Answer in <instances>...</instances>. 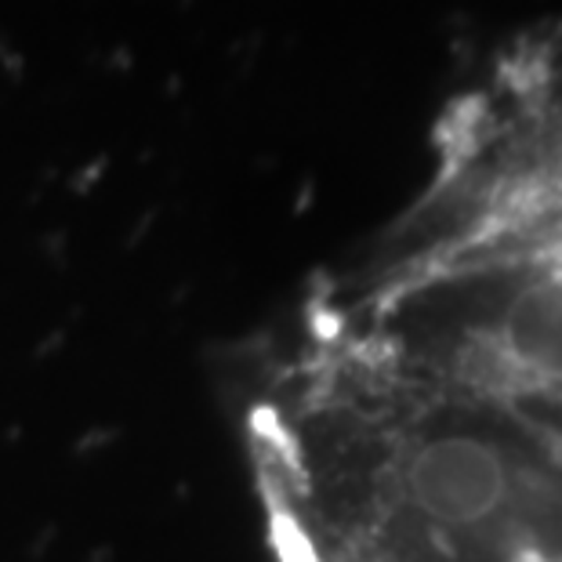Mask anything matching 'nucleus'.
I'll return each mask as SVG.
<instances>
[{
  "instance_id": "1",
  "label": "nucleus",
  "mask_w": 562,
  "mask_h": 562,
  "mask_svg": "<svg viewBox=\"0 0 562 562\" xmlns=\"http://www.w3.org/2000/svg\"><path fill=\"white\" fill-rule=\"evenodd\" d=\"M277 562H562V436L316 308L240 370Z\"/></svg>"
},
{
  "instance_id": "2",
  "label": "nucleus",
  "mask_w": 562,
  "mask_h": 562,
  "mask_svg": "<svg viewBox=\"0 0 562 562\" xmlns=\"http://www.w3.org/2000/svg\"><path fill=\"white\" fill-rule=\"evenodd\" d=\"M308 308L562 436V244L436 266L360 261Z\"/></svg>"
},
{
  "instance_id": "3",
  "label": "nucleus",
  "mask_w": 562,
  "mask_h": 562,
  "mask_svg": "<svg viewBox=\"0 0 562 562\" xmlns=\"http://www.w3.org/2000/svg\"><path fill=\"white\" fill-rule=\"evenodd\" d=\"M562 244V19L505 47L436 124L422 193L363 261L436 266Z\"/></svg>"
}]
</instances>
